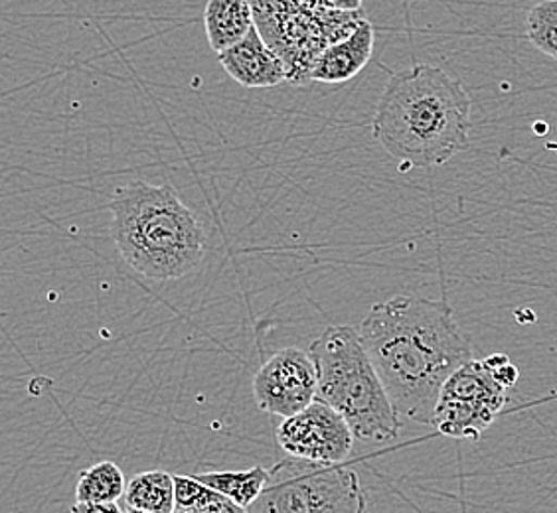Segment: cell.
Segmentation results:
<instances>
[{"label":"cell","mask_w":557,"mask_h":513,"mask_svg":"<svg viewBox=\"0 0 557 513\" xmlns=\"http://www.w3.org/2000/svg\"><path fill=\"white\" fill-rule=\"evenodd\" d=\"M206 36L215 54L236 46L253 30L256 18L249 0H208L205 11Z\"/></svg>","instance_id":"7c38bea8"},{"label":"cell","mask_w":557,"mask_h":513,"mask_svg":"<svg viewBox=\"0 0 557 513\" xmlns=\"http://www.w3.org/2000/svg\"><path fill=\"white\" fill-rule=\"evenodd\" d=\"M358 331L397 413L431 425L443 385L472 360L471 336L449 304L419 297L375 302Z\"/></svg>","instance_id":"6da1fadb"},{"label":"cell","mask_w":557,"mask_h":513,"mask_svg":"<svg viewBox=\"0 0 557 513\" xmlns=\"http://www.w3.org/2000/svg\"><path fill=\"white\" fill-rule=\"evenodd\" d=\"M525 36L542 54L557 60V0H544L530 9Z\"/></svg>","instance_id":"2e32d148"},{"label":"cell","mask_w":557,"mask_h":513,"mask_svg":"<svg viewBox=\"0 0 557 513\" xmlns=\"http://www.w3.org/2000/svg\"><path fill=\"white\" fill-rule=\"evenodd\" d=\"M72 513H125L119 508L117 502L109 503H89V502H75L72 505Z\"/></svg>","instance_id":"ffe728a7"},{"label":"cell","mask_w":557,"mask_h":513,"mask_svg":"<svg viewBox=\"0 0 557 513\" xmlns=\"http://www.w3.org/2000/svg\"><path fill=\"white\" fill-rule=\"evenodd\" d=\"M125 492H127L125 474L115 462L103 460L79 472V480L75 486V502H117Z\"/></svg>","instance_id":"9a60e30c"},{"label":"cell","mask_w":557,"mask_h":513,"mask_svg":"<svg viewBox=\"0 0 557 513\" xmlns=\"http://www.w3.org/2000/svg\"><path fill=\"white\" fill-rule=\"evenodd\" d=\"M172 513H247L246 508L237 505L236 502L227 500L225 496L220 492H215L214 496H210L208 500L200 503H194L188 508H174Z\"/></svg>","instance_id":"ac0fdd59"},{"label":"cell","mask_w":557,"mask_h":513,"mask_svg":"<svg viewBox=\"0 0 557 513\" xmlns=\"http://www.w3.org/2000/svg\"><path fill=\"white\" fill-rule=\"evenodd\" d=\"M354 430L348 421L324 401H314L277 428L281 449L295 459L319 464H341L354 449Z\"/></svg>","instance_id":"9c48e42d"},{"label":"cell","mask_w":557,"mask_h":513,"mask_svg":"<svg viewBox=\"0 0 557 513\" xmlns=\"http://www.w3.org/2000/svg\"><path fill=\"white\" fill-rule=\"evenodd\" d=\"M368 496L358 474L344 464L281 460L269 471L263 493L247 513H366Z\"/></svg>","instance_id":"8992f818"},{"label":"cell","mask_w":557,"mask_h":513,"mask_svg":"<svg viewBox=\"0 0 557 513\" xmlns=\"http://www.w3.org/2000/svg\"><path fill=\"white\" fill-rule=\"evenodd\" d=\"M174 488H176V505L188 508L194 503L205 502L210 496H214V488L206 486L205 481L198 480L196 476H174Z\"/></svg>","instance_id":"e0dca14e"},{"label":"cell","mask_w":557,"mask_h":513,"mask_svg":"<svg viewBox=\"0 0 557 513\" xmlns=\"http://www.w3.org/2000/svg\"><path fill=\"white\" fill-rule=\"evenodd\" d=\"M220 64L239 86L265 89L289 82L287 65L253 26L242 42L218 54Z\"/></svg>","instance_id":"30bf717a"},{"label":"cell","mask_w":557,"mask_h":513,"mask_svg":"<svg viewBox=\"0 0 557 513\" xmlns=\"http://www.w3.org/2000/svg\"><path fill=\"white\" fill-rule=\"evenodd\" d=\"M484 362L488 365V370L493 372L496 381L504 385L506 389H512V387L518 384L520 372H518V367L510 362L508 355H504V353H493V355L484 358Z\"/></svg>","instance_id":"d6986e66"},{"label":"cell","mask_w":557,"mask_h":513,"mask_svg":"<svg viewBox=\"0 0 557 513\" xmlns=\"http://www.w3.org/2000/svg\"><path fill=\"white\" fill-rule=\"evenodd\" d=\"M196 478L247 510L265 490L269 471L263 466H253L247 471L205 472Z\"/></svg>","instance_id":"5bb4252c"},{"label":"cell","mask_w":557,"mask_h":513,"mask_svg":"<svg viewBox=\"0 0 557 513\" xmlns=\"http://www.w3.org/2000/svg\"><path fill=\"white\" fill-rule=\"evenodd\" d=\"M109 210L115 247L143 277L178 280L205 261V225L169 184L139 180L121 186Z\"/></svg>","instance_id":"3957f363"},{"label":"cell","mask_w":557,"mask_h":513,"mask_svg":"<svg viewBox=\"0 0 557 513\" xmlns=\"http://www.w3.org/2000/svg\"><path fill=\"white\" fill-rule=\"evenodd\" d=\"M331 7L338 11H360L362 0H331Z\"/></svg>","instance_id":"44dd1931"},{"label":"cell","mask_w":557,"mask_h":513,"mask_svg":"<svg viewBox=\"0 0 557 513\" xmlns=\"http://www.w3.org/2000/svg\"><path fill=\"white\" fill-rule=\"evenodd\" d=\"M263 40L287 65L290 84L311 82L322 52L348 38L366 21V11L309 7L302 0H249Z\"/></svg>","instance_id":"5b68a950"},{"label":"cell","mask_w":557,"mask_h":513,"mask_svg":"<svg viewBox=\"0 0 557 513\" xmlns=\"http://www.w3.org/2000/svg\"><path fill=\"white\" fill-rule=\"evenodd\" d=\"M127 513H150V512H143V510H131L129 508V512Z\"/></svg>","instance_id":"603a6c76"},{"label":"cell","mask_w":557,"mask_h":513,"mask_svg":"<svg viewBox=\"0 0 557 513\" xmlns=\"http://www.w3.org/2000/svg\"><path fill=\"white\" fill-rule=\"evenodd\" d=\"M472 101L461 82L419 64L389 77L375 108L372 133L408 168H435L469 147Z\"/></svg>","instance_id":"7a4b0ae2"},{"label":"cell","mask_w":557,"mask_h":513,"mask_svg":"<svg viewBox=\"0 0 557 513\" xmlns=\"http://www.w3.org/2000/svg\"><path fill=\"white\" fill-rule=\"evenodd\" d=\"M253 397L263 413L287 418L317 401L319 374L309 352L285 348L273 353L253 375Z\"/></svg>","instance_id":"ba28073f"},{"label":"cell","mask_w":557,"mask_h":513,"mask_svg":"<svg viewBox=\"0 0 557 513\" xmlns=\"http://www.w3.org/2000/svg\"><path fill=\"white\" fill-rule=\"evenodd\" d=\"M506 405L508 389L484 360H471L443 385L431 427L450 439L479 440Z\"/></svg>","instance_id":"52a82bcc"},{"label":"cell","mask_w":557,"mask_h":513,"mask_svg":"<svg viewBox=\"0 0 557 513\" xmlns=\"http://www.w3.org/2000/svg\"><path fill=\"white\" fill-rule=\"evenodd\" d=\"M309 353L319 374V401L336 409L366 442L399 437L401 415L387 396L362 336L350 326H329L311 343Z\"/></svg>","instance_id":"277c9868"},{"label":"cell","mask_w":557,"mask_h":513,"mask_svg":"<svg viewBox=\"0 0 557 513\" xmlns=\"http://www.w3.org/2000/svg\"><path fill=\"white\" fill-rule=\"evenodd\" d=\"M125 498L131 510L172 513L176 508L174 476L164 471L140 472L127 484Z\"/></svg>","instance_id":"4fadbf2b"},{"label":"cell","mask_w":557,"mask_h":513,"mask_svg":"<svg viewBox=\"0 0 557 513\" xmlns=\"http://www.w3.org/2000/svg\"><path fill=\"white\" fill-rule=\"evenodd\" d=\"M302 2L309 7H331V0H302Z\"/></svg>","instance_id":"7402d4cb"},{"label":"cell","mask_w":557,"mask_h":513,"mask_svg":"<svg viewBox=\"0 0 557 513\" xmlns=\"http://www.w3.org/2000/svg\"><path fill=\"white\" fill-rule=\"evenodd\" d=\"M375 30L366 18L348 38L329 46L312 67L311 82L344 84L364 70L374 54Z\"/></svg>","instance_id":"8fae6325"}]
</instances>
